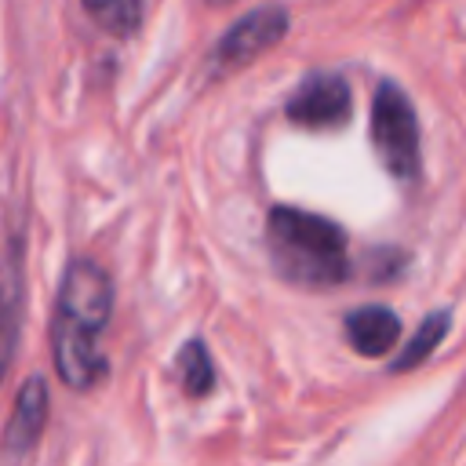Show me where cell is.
Segmentation results:
<instances>
[{
	"instance_id": "6da1fadb",
	"label": "cell",
	"mask_w": 466,
	"mask_h": 466,
	"mask_svg": "<svg viewBox=\"0 0 466 466\" xmlns=\"http://www.w3.org/2000/svg\"><path fill=\"white\" fill-rule=\"evenodd\" d=\"M113 313V280L95 258H73L58 280L55 317H51V360L58 379L84 393L98 386L109 371V360L98 350Z\"/></svg>"
},
{
	"instance_id": "7a4b0ae2",
	"label": "cell",
	"mask_w": 466,
	"mask_h": 466,
	"mask_svg": "<svg viewBox=\"0 0 466 466\" xmlns=\"http://www.w3.org/2000/svg\"><path fill=\"white\" fill-rule=\"evenodd\" d=\"M266 251L280 280L324 291L350 277V248L339 222L302 211L291 204H277L266 215Z\"/></svg>"
},
{
	"instance_id": "3957f363",
	"label": "cell",
	"mask_w": 466,
	"mask_h": 466,
	"mask_svg": "<svg viewBox=\"0 0 466 466\" xmlns=\"http://www.w3.org/2000/svg\"><path fill=\"white\" fill-rule=\"evenodd\" d=\"M371 149L393 178L411 182L419 175L422 157H419L415 106L393 80H379L371 95Z\"/></svg>"
},
{
	"instance_id": "277c9868",
	"label": "cell",
	"mask_w": 466,
	"mask_h": 466,
	"mask_svg": "<svg viewBox=\"0 0 466 466\" xmlns=\"http://www.w3.org/2000/svg\"><path fill=\"white\" fill-rule=\"evenodd\" d=\"M288 25H291V18H288V7H280V4H266V7L240 15L215 44V55H211L215 69L237 73V69L251 66L255 58H262L269 47H277L284 40Z\"/></svg>"
},
{
	"instance_id": "5b68a950",
	"label": "cell",
	"mask_w": 466,
	"mask_h": 466,
	"mask_svg": "<svg viewBox=\"0 0 466 466\" xmlns=\"http://www.w3.org/2000/svg\"><path fill=\"white\" fill-rule=\"evenodd\" d=\"M350 113H353L350 84H346V76H339L331 69L309 73L295 87V95L284 102L288 124H295L302 131H335L350 120Z\"/></svg>"
},
{
	"instance_id": "8992f818",
	"label": "cell",
	"mask_w": 466,
	"mask_h": 466,
	"mask_svg": "<svg viewBox=\"0 0 466 466\" xmlns=\"http://www.w3.org/2000/svg\"><path fill=\"white\" fill-rule=\"evenodd\" d=\"M47 408H51V397H47L44 375H29L22 382L15 408H11V419L0 433V455L4 459H25L36 451L40 433L47 426Z\"/></svg>"
},
{
	"instance_id": "52a82bcc",
	"label": "cell",
	"mask_w": 466,
	"mask_h": 466,
	"mask_svg": "<svg viewBox=\"0 0 466 466\" xmlns=\"http://www.w3.org/2000/svg\"><path fill=\"white\" fill-rule=\"evenodd\" d=\"M346 342L360 357H386L400 342V317L390 306H357L346 313Z\"/></svg>"
},
{
	"instance_id": "ba28073f",
	"label": "cell",
	"mask_w": 466,
	"mask_h": 466,
	"mask_svg": "<svg viewBox=\"0 0 466 466\" xmlns=\"http://www.w3.org/2000/svg\"><path fill=\"white\" fill-rule=\"evenodd\" d=\"M18 324H22V255H18V240H11V248L0 255V379L15 360Z\"/></svg>"
},
{
	"instance_id": "9c48e42d",
	"label": "cell",
	"mask_w": 466,
	"mask_h": 466,
	"mask_svg": "<svg viewBox=\"0 0 466 466\" xmlns=\"http://www.w3.org/2000/svg\"><path fill=\"white\" fill-rule=\"evenodd\" d=\"M175 371H178V386H182L186 400H204L215 390V364H211V353H208L204 339H189L178 350Z\"/></svg>"
},
{
	"instance_id": "30bf717a",
	"label": "cell",
	"mask_w": 466,
	"mask_h": 466,
	"mask_svg": "<svg viewBox=\"0 0 466 466\" xmlns=\"http://www.w3.org/2000/svg\"><path fill=\"white\" fill-rule=\"evenodd\" d=\"M448 331H451V309H433V313H426V320L415 328V335L408 339V346L390 360V371H411V368H419V364L448 339Z\"/></svg>"
},
{
	"instance_id": "8fae6325",
	"label": "cell",
	"mask_w": 466,
	"mask_h": 466,
	"mask_svg": "<svg viewBox=\"0 0 466 466\" xmlns=\"http://www.w3.org/2000/svg\"><path fill=\"white\" fill-rule=\"evenodd\" d=\"M91 22L109 36H135L142 25V0H80Z\"/></svg>"
},
{
	"instance_id": "7c38bea8",
	"label": "cell",
	"mask_w": 466,
	"mask_h": 466,
	"mask_svg": "<svg viewBox=\"0 0 466 466\" xmlns=\"http://www.w3.org/2000/svg\"><path fill=\"white\" fill-rule=\"evenodd\" d=\"M208 4H229V0H208Z\"/></svg>"
}]
</instances>
